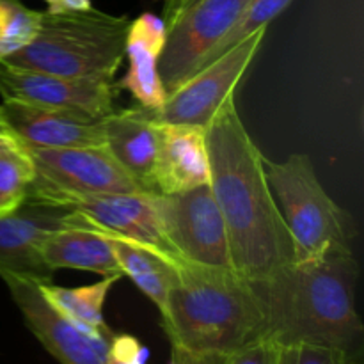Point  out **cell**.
Instances as JSON below:
<instances>
[{"mask_svg":"<svg viewBox=\"0 0 364 364\" xmlns=\"http://www.w3.org/2000/svg\"><path fill=\"white\" fill-rule=\"evenodd\" d=\"M210 188L223 213L231 259L240 276L259 281L294 262L291 235L265 174V156L228 100L206 127Z\"/></svg>","mask_w":364,"mask_h":364,"instance_id":"1","label":"cell"},{"mask_svg":"<svg viewBox=\"0 0 364 364\" xmlns=\"http://www.w3.org/2000/svg\"><path fill=\"white\" fill-rule=\"evenodd\" d=\"M359 267L352 252L291 262L251 281L265 323V336L279 345L333 347L363 361L364 327L355 309Z\"/></svg>","mask_w":364,"mask_h":364,"instance_id":"2","label":"cell"},{"mask_svg":"<svg viewBox=\"0 0 364 364\" xmlns=\"http://www.w3.org/2000/svg\"><path fill=\"white\" fill-rule=\"evenodd\" d=\"M160 316L171 347L191 354H228L265 336L251 281L230 269L181 263Z\"/></svg>","mask_w":364,"mask_h":364,"instance_id":"3","label":"cell"},{"mask_svg":"<svg viewBox=\"0 0 364 364\" xmlns=\"http://www.w3.org/2000/svg\"><path fill=\"white\" fill-rule=\"evenodd\" d=\"M128 16L103 11L43 13L34 39L4 64L68 78L112 82L124 59Z\"/></svg>","mask_w":364,"mask_h":364,"instance_id":"4","label":"cell"},{"mask_svg":"<svg viewBox=\"0 0 364 364\" xmlns=\"http://www.w3.org/2000/svg\"><path fill=\"white\" fill-rule=\"evenodd\" d=\"M265 174L294 240V262L352 252V219L322 187L306 153H294L283 162L265 159Z\"/></svg>","mask_w":364,"mask_h":364,"instance_id":"5","label":"cell"},{"mask_svg":"<svg viewBox=\"0 0 364 364\" xmlns=\"http://www.w3.org/2000/svg\"><path fill=\"white\" fill-rule=\"evenodd\" d=\"M34 164L28 198L64 206L87 196L142 192L103 146L25 148Z\"/></svg>","mask_w":364,"mask_h":364,"instance_id":"6","label":"cell"},{"mask_svg":"<svg viewBox=\"0 0 364 364\" xmlns=\"http://www.w3.org/2000/svg\"><path fill=\"white\" fill-rule=\"evenodd\" d=\"M151 199L164 235L181 262L235 270L226 224L210 183L180 194H151Z\"/></svg>","mask_w":364,"mask_h":364,"instance_id":"7","label":"cell"},{"mask_svg":"<svg viewBox=\"0 0 364 364\" xmlns=\"http://www.w3.org/2000/svg\"><path fill=\"white\" fill-rule=\"evenodd\" d=\"M265 34L267 28H259L226 53L196 71L171 95H167L166 102L159 110H153L156 121L206 130L224 103L235 96V91L255 60Z\"/></svg>","mask_w":364,"mask_h":364,"instance_id":"8","label":"cell"},{"mask_svg":"<svg viewBox=\"0 0 364 364\" xmlns=\"http://www.w3.org/2000/svg\"><path fill=\"white\" fill-rule=\"evenodd\" d=\"M251 0H199L167 27L166 45L159 60V75L171 95L196 73L212 46L233 27Z\"/></svg>","mask_w":364,"mask_h":364,"instance_id":"9","label":"cell"},{"mask_svg":"<svg viewBox=\"0 0 364 364\" xmlns=\"http://www.w3.org/2000/svg\"><path fill=\"white\" fill-rule=\"evenodd\" d=\"M25 323L60 364H107L112 336L91 333L64 316L39 288L41 281L16 274H2Z\"/></svg>","mask_w":364,"mask_h":364,"instance_id":"10","label":"cell"},{"mask_svg":"<svg viewBox=\"0 0 364 364\" xmlns=\"http://www.w3.org/2000/svg\"><path fill=\"white\" fill-rule=\"evenodd\" d=\"M117 91L114 80L68 78L0 63V95L4 100H18L103 119L116 110L114 98Z\"/></svg>","mask_w":364,"mask_h":364,"instance_id":"11","label":"cell"},{"mask_svg":"<svg viewBox=\"0 0 364 364\" xmlns=\"http://www.w3.org/2000/svg\"><path fill=\"white\" fill-rule=\"evenodd\" d=\"M71 210L75 223L85 224L103 231L110 237L127 238L144 247L164 252L169 258L181 262L164 235L153 205L151 194L124 192V194L87 196L64 203Z\"/></svg>","mask_w":364,"mask_h":364,"instance_id":"12","label":"cell"},{"mask_svg":"<svg viewBox=\"0 0 364 364\" xmlns=\"http://www.w3.org/2000/svg\"><path fill=\"white\" fill-rule=\"evenodd\" d=\"M71 212L66 206L27 198L7 215H0V276L34 277L52 283L53 272L41 258V244L50 233L70 226Z\"/></svg>","mask_w":364,"mask_h":364,"instance_id":"13","label":"cell"},{"mask_svg":"<svg viewBox=\"0 0 364 364\" xmlns=\"http://www.w3.org/2000/svg\"><path fill=\"white\" fill-rule=\"evenodd\" d=\"M0 110L23 148H89L105 144L102 119L18 100H4Z\"/></svg>","mask_w":364,"mask_h":364,"instance_id":"14","label":"cell"},{"mask_svg":"<svg viewBox=\"0 0 364 364\" xmlns=\"http://www.w3.org/2000/svg\"><path fill=\"white\" fill-rule=\"evenodd\" d=\"M105 148L117 164L130 174L146 194L155 191V164L160 144V123L153 109L132 107L114 110L102 119Z\"/></svg>","mask_w":364,"mask_h":364,"instance_id":"15","label":"cell"},{"mask_svg":"<svg viewBox=\"0 0 364 364\" xmlns=\"http://www.w3.org/2000/svg\"><path fill=\"white\" fill-rule=\"evenodd\" d=\"M208 183L206 130L160 123V144L155 164L156 194H180Z\"/></svg>","mask_w":364,"mask_h":364,"instance_id":"16","label":"cell"},{"mask_svg":"<svg viewBox=\"0 0 364 364\" xmlns=\"http://www.w3.org/2000/svg\"><path fill=\"white\" fill-rule=\"evenodd\" d=\"M167 28L162 18L151 13H142L137 20L130 21L124 45V57L128 59V71L117 89H127L146 109L159 110L166 102L159 75V60L166 45Z\"/></svg>","mask_w":364,"mask_h":364,"instance_id":"17","label":"cell"},{"mask_svg":"<svg viewBox=\"0 0 364 364\" xmlns=\"http://www.w3.org/2000/svg\"><path fill=\"white\" fill-rule=\"evenodd\" d=\"M70 223V226L53 231L43 240L41 258L45 265L52 272L73 269L100 276H123L112 240L103 231L75 223L73 219Z\"/></svg>","mask_w":364,"mask_h":364,"instance_id":"18","label":"cell"},{"mask_svg":"<svg viewBox=\"0 0 364 364\" xmlns=\"http://www.w3.org/2000/svg\"><path fill=\"white\" fill-rule=\"evenodd\" d=\"M107 237L112 240L114 252L123 276L130 277L135 287L159 308L160 315H164L171 290L178 281V267L181 263L164 252L144 247L127 238L110 237V235Z\"/></svg>","mask_w":364,"mask_h":364,"instance_id":"19","label":"cell"},{"mask_svg":"<svg viewBox=\"0 0 364 364\" xmlns=\"http://www.w3.org/2000/svg\"><path fill=\"white\" fill-rule=\"evenodd\" d=\"M121 277H123L121 274L103 276V279L98 283L80 288L55 287L53 283H39V288L45 297L75 323L91 333L112 336V331L109 329L103 318V304L109 291Z\"/></svg>","mask_w":364,"mask_h":364,"instance_id":"20","label":"cell"},{"mask_svg":"<svg viewBox=\"0 0 364 364\" xmlns=\"http://www.w3.org/2000/svg\"><path fill=\"white\" fill-rule=\"evenodd\" d=\"M34 181V164L21 146L0 144V215L27 201Z\"/></svg>","mask_w":364,"mask_h":364,"instance_id":"21","label":"cell"},{"mask_svg":"<svg viewBox=\"0 0 364 364\" xmlns=\"http://www.w3.org/2000/svg\"><path fill=\"white\" fill-rule=\"evenodd\" d=\"M291 2H294V0H251V2L245 6V9L242 11L238 20L233 23V27L215 43V46H212V48L206 52V55L203 57L198 70L205 68L206 64L215 60L217 57H220L223 53H226L228 50L233 48L235 45H238L240 41L247 39L249 36L255 34L256 31L269 27L270 21L276 16H279Z\"/></svg>","mask_w":364,"mask_h":364,"instance_id":"22","label":"cell"},{"mask_svg":"<svg viewBox=\"0 0 364 364\" xmlns=\"http://www.w3.org/2000/svg\"><path fill=\"white\" fill-rule=\"evenodd\" d=\"M43 11L31 9L20 0H0V60L20 52L34 39Z\"/></svg>","mask_w":364,"mask_h":364,"instance_id":"23","label":"cell"},{"mask_svg":"<svg viewBox=\"0 0 364 364\" xmlns=\"http://www.w3.org/2000/svg\"><path fill=\"white\" fill-rule=\"evenodd\" d=\"M279 364H363L345 352L313 343L281 345Z\"/></svg>","mask_w":364,"mask_h":364,"instance_id":"24","label":"cell"},{"mask_svg":"<svg viewBox=\"0 0 364 364\" xmlns=\"http://www.w3.org/2000/svg\"><path fill=\"white\" fill-rule=\"evenodd\" d=\"M281 345L269 336L228 354H213V364H279Z\"/></svg>","mask_w":364,"mask_h":364,"instance_id":"25","label":"cell"},{"mask_svg":"<svg viewBox=\"0 0 364 364\" xmlns=\"http://www.w3.org/2000/svg\"><path fill=\"white\" fill-rule=\"evenodd\" d=\"M107 364H146V350L130 334H112Z\"/></svg>","mask_w":364,"mask_h":364,"instance_id":"26","label":"cell"},{"mask_svg":"<svg viewBox=\"0 0 364 364\" xmlns=\"http://www.w3.org/2000/svg\"><path fill=\"white\" fill-rule=\"evenodd\" d=\"M46 13H71V11H87L92 7L91 0H45Z\"/></svg>","mask_w":364,"mask_h":364,"instance_id":"27","label":"cell"},{"mask_svg":"<svg viewBox=\"0 0 364 364\" xmlns=\"http://www.w3.org/2000/svg\"><path fill=\"white\" fill-rule=\"evenodd\" d=\"M171 364H213V354H191L181 348L171 347Z\"/></svg>","mask_w":364,"mask_h":364,"instance_id":"28","label":"cell"},{"mask_svg":"<svg viewBox=\"0 0 364 364\" xmlns=\"http://www.w3.org/2000/svg\"><path fill=\"white\" fill-rule=\"evenodd\" d=\"M164 23H166V28L171 27L174 23L180 13L183 11V6L187 0H164Z\"/></svg>","mask_w":364,"mask_h":364,"instance_id":"29","label":"cell"},{"mask_svg":"<svg viewBox=\"0 0 364 364\" xmlns=\"http://www.w3.org/2000/svg\"><path fill=\"white\" fill-rule=\"evenodd\" d=\"M0 144L21 146V148H23V144L20 142V139L16 137V134L13 132V128L9 127V123H7L6 117H4L2 110H0Z\"/></svg>","mask_w":364,"mask_h":364,"instance_id":"30","label":"cell"},{"mask_svg":"<svg viewBox=\"0 0 364 364\" xmlns=\"http://www.w3.org/2000/svg\"><path fill=\"white\" fill-rule=\"evenodd\" d=\"M196 2H199V0H187V2H185V6H183V11L188 9V7H191V6H194ZM183 11H181V13H183ZM181 13H180V14H181ZM174 21H176V20H174Z\"/></svg>","mask_w":364,"mask_h":364,"instance_id":"31","label":"cell"}]
</instances>
